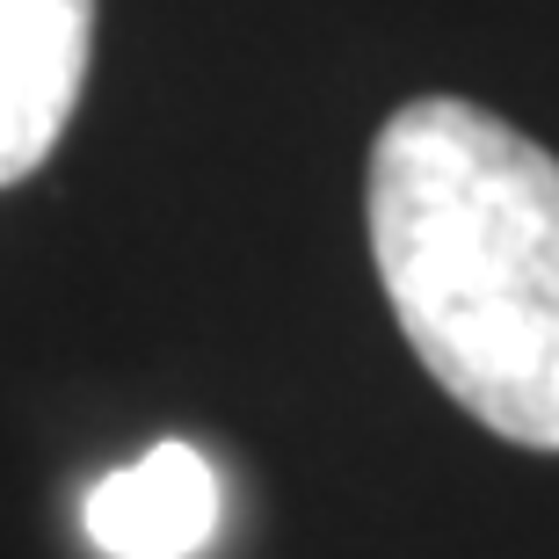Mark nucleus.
I'll use <instances>...</instances> for the list:
<instances>
[{
    "mask_svg": "<svg viewBox=\"0 0 559 559\" xmlns=\"http://www.w3.org/2000/svg\"><path fill=\"white\" fill-rule=\"evenodd\" d=\"M371 262L421 371L523 451H559V160L429 95L371 145Z\"/></svg>",
    "mask_w": 559,
    "mask_h": 559,
    "instance_id": "nucleus-1",
    "label": "nucleus"
},
{
    "mask_svg": "<svg viewBox=\"0 0 559 559\" xmlns=\"http://www.w3.org/2000/svg\"><path fill=\"white\" fill-rule=\"evenodd\" d=\"M95 0H0V189L37 175L87 81Z\"/></svg>",
    "mask_w": 559,
    "mask_h": 559,
    "instance_id": "nucleus-2",
    "label": "nucleus"
},
{
    "mask_svg": "<svg viewBox=\"0 0 559 559\" xmlns=\"http://www.w3.org/2000/svg\"><path fill=\"white\" fill-rule=\"evenodd\" d=\"M218 509L226 495H218L211 457L189 443H153L145 457L95 479L81 523L95 552L109 559H197L218 538Z\"/></svg>",
    "mask_w": 559,
    "mask_h": 559,
    "instance_id": "nucleus-3",
    "label": "nucleus"
}]
</instances>
